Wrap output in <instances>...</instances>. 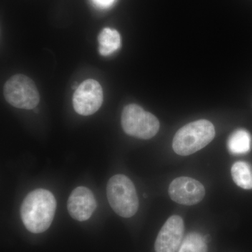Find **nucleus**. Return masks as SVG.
Here are the masks:
<instances>
[{
	"label": "nucleus",
	"mask_w": 252,
	"mask_h": 252,
	"mask_svg": "<svg viewBox=\"0 0 252 252\" xmlns=\"http://www.w3.org/2000/svg\"><path fill=\"white\" fill-rule=\"evenodd\" d=\"M54 195L46 189H38L28 194L21 207L23 224L30 232L41 233L49 228L56 213Z\"/></svg>",
	"instance_id": "f257e3e1"
},
{
	"label": "nucleus",
	"mask_w": 252,
	"mask_h": 252,
	"mask_svg": "<svg viewBox=\"0 0 252 252\" xmlns=\"http://www.w3.org/2000/svg\"><path fill=\"white\" fill-rule=\"evenodd\" d=\"M215 129L213 124L205 119L187 124L177 131L172 148L178 155H191L206 147L213 140Z\"/></svg>",
	"instance_id": "f03ea898"
},
{
	"label": "nucleus",
	"mask_w": 252,
	"mask_h": 252,
	"mask_svg": "<svg viewBox=\"0 0 252 252\" xmlns=\"http://www.w3.org/2000/svg\"><path fill=\"white\" fill-rule=\"evenodd\" d=\"M109 205L115 213L124 218H130L137 213L139 199L132 181L124 175L113 176L107 186Z\"/></svg>",
	"instance_id": "7ed1b4c3"
},
{
	"label": "nucleus",
	"mask_w": 252,
	"mask_h": 252,
	"mask_svg": "<svg viewBox=\"0 0 252 252\" xmlns=\"http://www.w3.org/2000/svg\"><path fill=\"white\" fill-rule=\"evenodd\" d=\"M122 125L127 135L142 140L152 138L158 132L160 123L152 113L138 104L126 106L122 114Z\"/></svg>",
	"instance_id": "20e7f679"
},
{
	"label": "nucleus",
	"mask_w": 252,
	"mask_h": 252,
	"mask_svg": "<svg viewBox=\"0 0 252 252\" xmlns=\"http://www.w3.org/2000/svg\"><path fill=\"white\" fill-rule=\"evenodd\" d=\"M4 98L8 103L18 109H33L40 100L34 81L23 74H16L8 79L4 86Z\"/></svg>",
	"instance_id": "39448f33"
},
{
	"label": "nucleus",
	"mask_w": 252,
	"mask_h": 252,
	"mask_svg": "<svg viewBox=\"0 0 252 252\" xmlns=\"http://www.w3.org/2000/svg\"><path fill=\"white\" fill-rule=\"evenodd\" d=\"M103 102L102 86L94 79H89L81 83L73 96V107L78 114L90 116L100 108Z\"/></svg>",
	"instance_id": "423d86ee"
},
{
	"label": "nucleus",
	"mask_w": 252,
	"mask_h": 252,
	"mask_svg": "<svg viewBox=\"0 0 252 252\" xmlns=\"http://www.w3.org/2000/svg\"><path fill=\"white\" fill-rule=\"evenodd\" d=\"M170 198L180 205H196L202 201L205 195L204 186L195 179L182 177L171 182L168 189Z\"/></svg>",
	"instance_id": "0eeeda50"
},
{
	"label": "nucleus",
	"mask_w": 252,
	"mask_h": 252,
	"mask_svg": "<svg viewBox=\"0 0 252 252\" xmlns=\"http://www.w3.org/2000/svg\"><path fill=\"white\" fill-rule=\"evenodd\" d=\"M185 224L182 217H170L159 231L155 242L156 252H176L182 243Z\"/></svg>",
	"instance_id": "6e6552de"
},
{
	"label": "nucleus",
	"mask_w": 252,
	"mask_h": 252,
	"mask_svg": "<svg viewBox=\"0 0 252 252\" xmlns=\"http://www.w3.org/2000/svg\"><path fill=\"white\" fill-rule=\"evenodd\" d=\"M97 207L94 193L85 187H79L72 192L67 200V210L74 220H89Z\"/></svg>",
	"instance_id": "1a4fd4ad"
},
{
	"label": "nucleus",
	"mask_w": 252,
	"mask_h": 252,
	"mask_svg": "<svg viewBox=\"0 0 252 252\" xmlns=\"http://www.w3.org/2000/svg\"><path fill=\"white\" fill-rule=\"evenodd\" d=\"M98 42L99 54L102 56H107L121 47L122 39L119 32L106 28L99 32Z\"/></svg>",
	"instance_id": "9d476101"
},
{
	"label": "nucleus",
	"mask_w": 252,
	"mask_h": 252,
	"mask_svg": "<svg viewBox=\"0 0 252 252\" xmlns=\"http://www.w3.org/2000/svg\"><path fill=\"white\" fill-rule=\"evenodd\" d=\"M228 149L233 154H244L250 152L252 137L248 131L240 129L233 132L228 142Z\"/></svg>",
	"instance_id": "9b49d317"
},
{
	"label": "nucleus",
	"mask_w": 252,
	"mask_h": 252,
	"mask_svg": "<svg viewBox=\"0 0 252 252\" xmlns=\"http://www.w3.org/2000/svg\"><path fill=\"white\" fill-rule=\"evenodd\" d=\"M231 175L235 184L240 188L252 189V167L245 162H237L231 168Z\"/></svg>",
	"instance_id": "f8f14e48"
},
{
	"label": "nucleus",
	"mask_w": 252,
	"mask_h": 252,
	"mask_svg": "<svg viewBox=\"0 0 252 252\" xmlns=\"http://www.w3.org/2000/svg\"><path fill=\"white\" fill-rule=\"evenodd\" d=\"M178 252H207L206 240L195 232L189 233L182 242Z\"/></svg>",
	"instance_id": "ddd939ff"
},
{
	"label": "nucleus",
	"mask_w": 252,
	"mask_h": 252,
	"mask_svg": "<svg viewBox=\"0 0 252 252\" xmlns=\"http://www.w3.org/2000/svg\"><path fill=\"white\" fill-rule=\"evenodd\" d=\"M115 1L116 0H92L94 5H96L97 7L102 8V9L109 8L115 2Z\"/></svg>",
	"instance_id": "4468645a"
}]
</instances>
